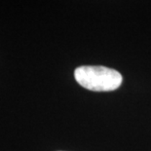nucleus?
I'll list each match as a JSON object with an SVG mask.
<instances>
[{"label": "nucleus", "mask_w": 151, "mask_h": 151, "mask_svg": "<svg viewBox=\"0 0 151 151\" xmlns=\"http://www.w3.org/2000/svg\"><path fill=\"white\" fill-rule=\"evenodd\" d=\"M74 77L79 85L95 92H111L121 86L123 77L117 70L101 65L77 67Z\"/></svg>", "instance_id": "obj_1"}]
</instances>
